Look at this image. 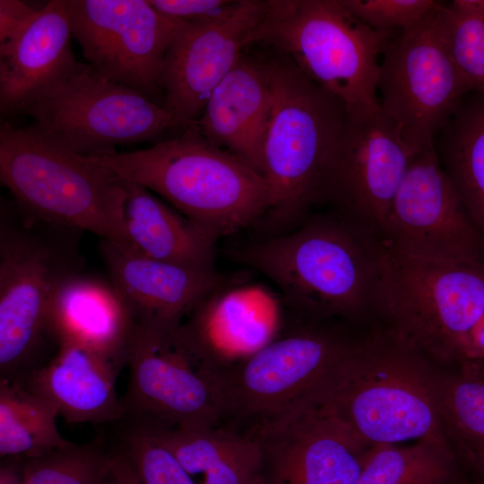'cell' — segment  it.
<instances>
[{"instance_id": "obj_1", "label": "cell", "mask_w": 484, "mask_h": 484, "mask_svg": "<svg viewBox=\"0 0 484 484\" xmlns=\"http://www.w3.org/2000/svg\"><path fill=\"white\" fill-rule=\"evenodd\" d=\"M381 248L378 237L331 211L229 256L267 277L294 319L325 322L374 312Z\"/></svg>"}, {"instance_id": "obj_2", "label": "cell", "mask_w": 484, "mask_h": 484, "mask_svg": "<svg viewBox=\"0 0 484 484\" xmlns=\"http://www.w3.org/2000/svg\"><path fill=\"white\" fill-rule=\"evenodd\" d=\"M428 358L381 330L356 340L307 393L370 445L448 442Z\"/></svg>"}, {"instance_id": "obj_3", "label": "cell", "mask_w": 484, "mask_h": 484, "mask_svg": "<svg viewBox=\"0 0 484 484\" xmlns=\"http://www.w3.org/2000/svg\"><path fill=\"white\" fill-rule=\"evenodd\" d=\"M87 157L157 193L218 238L255 223L272 207L266 177L210 143L196 124L146 149Z\"/></svg>"}, {"instance_id": "obj_4", "label": "cell", "mask_w": 484, "mask_h": 484, "mask_svg": "<svg viewBox=\"0 0 484 484\" xmlns=\"http://www.w3.org/2000/svg\"><path fill=\"white\" fill-rule=\"evenodd\" d=\"M0 179L23 212L129 246L123 179L35 124H1Z\"/></svg>"}, {"instance_id": "obj_5", "label": "cell", "mask_w": 484, "mask_h": 484, "mask_svg": "<svg viewBox=\"0 0 484 484\" xmlns=\"http://www.w3.org/2000/svg\"><path fill=\"white\" fill-rule=\"evenodd\" d=\"M277 52L265 59L272 106L264 176L272 194L267 216L285 224L320 203L349 113L337 97L310 80L287 55Z\"/></svg>"}, {"instance_id": "obj_6", "label": "cell", "mask_w": 484, "mask_h": 484, "mask_svg": "<svg viewBox=\"0 0 484 484\" xmlns=\"http://www.w3.org/2000/svg\"><path fill=\"white\" fill-rule=\"evenodd\" d=\"M373 314L428 359L466 361L484 315V265L414 256L382 241Z\"/></svg>"}, {"instance_id": "obj_7", "label": "cell", "mask_w": 484, "mask_h": 484, "mask_svg": "<svg viewBox=\"0 0 484 484\" xmlns=\"http://www.w3.org/2000/svg\"><path fill=\"white\" fill-rule=\"evenodd\" d=\"M393 34L362 22L341 0H267L249 45L264 43L287 55L349 115H360L380 108V60Z\"/></svg>"}, {"instance_id": "obj_8", "label": "cell", "mask_w": 484, "mask_h": 484, "mask_svg": "<svg viewBox=\"0 0 484 484\" xmlns=\"http://www.w3.org/2000/svg\"><path fill=\"white\" fill-rule=\"evenodd\" d=\"M81 230L36 219L1 204V378H21L48 336L51 301L61 283L80 272Z\"/></svg>"}, {"instance_id": "obj_9", "label": "cell", "mask_w": 484, "mask_h": 484, "mask_svg": "<svg viewBox=\"0 0 484 484\" xmlns=\"http://www.w3.org/2000/svg\"><path fill=\"white\" fill-rule=\"evenodd\" d=\"M20 113L84 156L116 145L157 143L196 123L180 119L143 93L108 80L87 63L76 65L33 98Z\"/></svg>"}, {"instance_id": "obj_10", "label": "cell", "mask_w": 484, "mask_h": 484, "mask_svg": "<svg viewBox=\"0 0 484 484\" xmlns=\"http://www.w3.org/2000/svg\"><path fill=\"white\" fill-rule=\"evenodd\" d=\"M129 383L122 401L141 424L207 428L223 415L220 368L184 323L136 320L126 352Z\"/></svg>"}, {"instance_id": "obj_11", "label": "cell", "mask_w": 484, "mask_h": 484, "mask_svg": "<svg viewBox=\"0 0 484 484\" xmlns=\"http://www.w3.org/2000/svg\"><path fill=\"white\" fill-rule=\"evenodd\" d=\"M444 5L393 34L380 60V109L412 154L434 147L436 135L469 93L445 41Z\"/></svg>"}, {"instance_id": "obj_12", "label": "cell", "mask_w": 484, "mask_h": 484, "mask_svg": "<svg viewBox=\"0 0 484 484\" xmlns=\"http://www.w3.org/2000/svg\"><path fill=\"white\" fill-rule=\"evenodd\" d=\"M255 354L221 370L222 420L243 430L307 394L356 341L325 322L294 319ZM220 421V422H221Z\"/></svg>"}, {"instance_id": "obj_13", "label": "cell", "mask_w": 484, "mask_h": 484, "mask_svg": "<svg viewBox=\"0 0 484 484\" xmlns=\"http://www.w3.org/2000/svg\"><path fill=\"white\" fill-rule=\"evenodd\" d=\"M65 4L87 64L161 104L163 59L185 21L160 13L146 0H65Z\"/></svg>"}, {"instance_id": "obj_14", "label": "cell", "mask_w": 484, "mask_h": 484, "mask_svg": "<svg viewBox=\"0 0 484 484\" xmlns=\"http://www.w3.org/2000/svg\"><path fill=\"white\" fill-rule=\"evenodd\" d=\"M243 431L260 446L261 484H358L373 446L307 394Z\"/></svg>"}, {"instance_id": "obj_15", "label": "cell", "mask_w": 484, "mask_h": 484, "mask_svg": "<svg viewBox=\"0 0 484 484\" xmlns=\"http://www.w3.org/2000/svg\"><path fill=\"white\" fill-rule=\"evenodd\" d=\"M381 240L414 256L484 265V233L443 171L434 147L411 155Z\"/></svg>"}, {"instance_id": "obj_16", "label": "cell", "mask_w": 484, "mask_h": 484, "mask_svg": "<svg viewBox=\"0 0 484 484\" xmlns=\"http://www.w3.org/2000/svg\"><path fill=\"white\" fill-rule=\"evenodd\" d=\"M411 155L380 108L349 115L320 203L381 239Z\"/></svg>"}, {"instance_id": "obj_17", "label": "cell", "mask_w": 484, "mask_h": 484, "mask_svg": "<svg viewBox=\"0 0 484 484\" xmlns=\"http://www.w3.org/2000/svg\"><path fill=\"white\" fill-rule=\"evenodd\" d=\"M267 1L240 0L214 20L185 22L163 59L160 88L163 106L182 120L196 123L215 88L249 46Z\"/></svg>"}, {"instance_id": "obj_18", "label": "cell", "mask_w": 484, "mask_h": 484, "mask_svg": "<svg viewBox=\"0 0 484 484\" xmlns=\"http://www.w3.org/2000/svg\"><path fill=\"white\" fill-rule=\"evenodd\" d=\"M99 251L134 321L181 324L204 298L229 282L215 270L154 259L110 240L101 239Z\"/></svg>"}, {"instance_id": "obj_19", "label": "cell", "mask_w": 484, "mask_h": 484, "mask_svg": "<svg viewBox=\"0 0 484 484\" xmlns=\"http://www.w3.org/2000/svg\"><path fill=\"white\" fill-rule=\"evenodd\" d=\"M279 294L257 283L230 281L204 298L185 326L221 370L249 358L284 327Z\"/></svg>"}, {"instance_id": "obj_20", "label": "cell", "mask_w": 484, "mask_h": 484, "mask_svg": "<svg viewBox=\"0 0 484 484\" xmlns=\"http://www.w3.org/2000/svg\"><path fill=\"white\" fill-rule=\"evenodd\" d=\"M271 106L265 59L242 55L212 93L196 125L210 143L264 175V145Z\"/></svg>"}, {"instance_id": "obj_21", "label": "cell", "mask_w": 484, "mask_h": 484, "mask_svg": "<svg viewBox=\"0 0 484 484\" xmlns=\"http://www.w3.org/2000/svg\"><path fill=\"white\" fill-rule=\"evenodd\" d=\"M134 322L110 281L80 272L65 279L55 293L48 332L57 345H79L122 367Z\"/></svg>"}, {"instance_id": "obj_22", "label": "cell", "mask_w": 484, "mask_h": 484, "mask_svg": "<svg viewBox=\"0 0 484 484\" xmlns=\"http://www.w3.org/2000/svg\"><path fill=\"white\" fill-rule=\"evenodd\" d=\"M56 355L24 379L34 393L71 423H103L125 415L116 393L120 366L75 344H59Z\"/></svg>"}, {"instance_id": "obj_23", "label": "cell", "mask_w": 484, "mask_h": 484, "mask_svg": "<svg viewBox=\"0 0 484 484\" xmlns=\"http://www.w3.org/2000/svg\"><path fill=\"white\" fill-rule=\"evenodd\" d=\"M65 0L38 10L12 46L0 53V110L20 113L39 93L78 62Z\"/></svg>"}, {"instance_id": "obj_24", "label": "cell", "mask_w": 484, "mask_h": 484, "mask_svg": "<svg viewBox=\"0 0 484 484\" xmlns=\"http://www.w3.org/2000/svg\"><path fill=\"white\" fill-rule=\"evenodd\" d=\"M124 225L129 246L149 257L214 270L213 234L177 212L144 186L124 180Z\"/></svg>"}, {"instance_id": "obj_25", "label": "cell", "mask_w": 484, "mask_h": 484, "mask_svg": "<svg viewBox=\"0 0 484 484\" xmlns=\"http://www.w3.org/2000/svg\"><path fill=\"white\" fill-rule=\"evenodd\" d=\"M141 425L192 477L201 475V484H261V449L246 432L220 424L207 428Z\"/></svg>"}, {"instance_id": "obj_26", "label": "cell", "mask_w": 484, "mask_h": 484, "mask_svg": "<svg viewBox=\"0 0 484 484\" xmlns=\"http://www.w3.org/2000/svg\"><path fill=\"white\" fill-rule=\"evenodd\" d=\"M439 164L484 233V96L468 93L434 142Z\"/></svg>"}, {"instance_id": "obj_27", "label": "cell", "mask_w": 484, "mask_h": 484, "mask_svg": "<svg viewBox=\"0 0 484 484\" xmlns=\"http://www.w3.org/2000/svg\"><path fill=\"white\" fill-rule=\"evenodd\" d=\"M55 409L24 379L0 381L1 457H33L71 445L56 426Z\"/></svg>"}, {"instance_id": "obj_28", "label": "cell", "mask_w": 484, "mask_h": 484, "mask_svg": "<svg viewBox=\"0 0 484 484\" xmlns=\"http://www.w3.org/2000/svg\"><path fill=\"white\" fill-rule=\"evenodd\" d=\"M455 472V455L448 442L380 444L367 452L358 484H450Z\"/></svg>"}, {"instance_id": "obj_29", "label": "cell", "mask_w": 484, "mask_h": 484, "mask_svg": "<svg viewBox=\"0 0 484 484\" xmlns=\"http://www.w3.org/2000/svg\"><path fill=\"white\" fill-rule=\"evenodd\" d=\"M459 364L457 373L438 376L436 402L443 428L463 454L484 450V360Z\"/></svg>"}, {"instance_id": "obj_30", "label": "cell", "mask_w": 484, "mask_h": 484, "mask_svg": "<svg viewBox=\"0 0 484 484\" xmlns=\"http://www.w3.org/2000/svg\"><path fill=\"white\" fill-rule=\"evenodd\" d=\"M440 16L447 49L469 93L484 96V0H454Z\"/></svg>"}, {"instance_id": "obj_31", "label": "cell", "mask_w": 484, "mask_h": 484, "mask_svg": "<svg viewBox=\"0 0 484 484\" xmlns=\"http://www.w3.org/2000/svg\"><path fill=\"white\" fill-rule=\"evenodd\" d=\"M117 455L95 445H71L24 458L22 484H104Z\"/></svg>"}, {"instance_id": "obj_32", "label": "cell", "mask_w": 484, "mask_h": 484, "mask_svg": "<svg viewBox=\"0 0 484 484\" xmlns=\"http://www.w3.org/2000/svg\"><path fill=\"white\" fill-rule=\"evenodd\" d=\"M124 455L140 484H197L175 455L143 425L134 427L125 437Z\"/></svg>"}, {"instance_id": "obj_33", "label": "cell", "mask_w": 484, "mask_h": 484, "mask_svg": "<svg viewBox=\"0 0 484 484\" xmlns=\"http://www.w3.org/2000/svg\"><path fill=\"white\" fill-rule=\"evenodd\" d=\"M353 16L371 28L396 33L419 22L444 4L434 0H341Z\"/></svg>"}, {"instance_id": "obj_34", "label": "cell", "mask_w": 484, "mask_h": 484, "mask_svg": "<svg viewBox=\"0 0 484 484\" xmlns=\"http://www.w3.org/2000/svg\"><path fill=\"white\" fill-rule=\"evenodd\" d=\"M160 13L181 21L214 20L231 13L240 0H149Z\"/></svg>"}, {"instance_id": "obj_35", "label": "cell", "mask_w": 484, "mask_h": 484, "mask_svg": "<svg viewBox=\"0 0 484 484\" xmlns=\"http://www.w3.org/2000/svg\"><path fill=\"white\" fill-rule=\"evenodd\" d=\"M37 12L20 0H0V53L12 46Z\"/></svg>"}, {"instance_id": "obj_36", "label": "cell", "mask_w": 484, "mask_h": 484, "mask_svg": "<svg viewBox=\"0 0 484 484\" xmlns=\"http://www.w3.org/2000/svg\"><path fill=\"white\" fill-rule=\"evenodd\" d=\"M138 477L124 454L117 457L116 462L104 484H138Z\"/></svg>"}, {"instance_id": "obj_37", "label": "cell", "mask_w": 484, "mask_h": 484, "mask_svg": "<svg viewBox=\"0 0 484 484\" xmlns=\"http://www.w3.org/2000/svg\"><path fill=\"white\" fill-rule=\"evenodd\" d=\"M467 360H484V315L471 334Z\"/></svg>"}, {"instance_id": "obj_38", "label": "cell", "mask_w": 484, "mask_h": 484, "mask_svg": "<svg viewBox=\"0 0 484 484\" xmlns=\"http://www.w3.org/2000/svg\"><path fill=\"white\" fill-rule=\"evenodd\" d=\"M0 484H22V463L8 462L1 465Z\"/></svg>"}, {"instance_id": "obj_39", "label": "cell", "mask_w": 484, "mask_h": 484, "mask_svg": "<svg viewBox=\"0 0 484 484\" xmlns=\"http://www.w3.org/2000/svg\"><path fill=\"white\" fill-rule=\"evenodd\" d=\"M476 473L478 484H484V450L462 454Z\"/></svg>"}, {"instance_id": "obj_40", "label": "cell", "mask_w": 484, "mask_h": 484, "mask_svg": "<svg viewBox=\"0 0 484 484\" xmlns=\"http://www.w3.org/2000/svg\"><path fill=\"white\" fill-rule=\"evenodd\" d=\"M454 484H478L477 482L475 481H472V482H470V481H457Z\"/></svg>"}, {"instance_id": "obj_41", "label": "cell", "mask_w": 484, "mask_h": 484, "mask_svg": "<svg viewBox=\"0 0 484 484\" xmlns=\"http://www.w3.org/2000/svg\"><path fill=\"white\" fill-rule=\"evenodd\" d=\"M138 484H140V482L138 481Z\"/></svg>"}]
</instances>
